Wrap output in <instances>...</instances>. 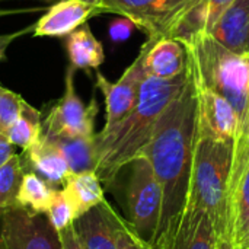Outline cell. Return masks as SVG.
<instances>
[{
	"mask_svg": "<svg viewBox=\"0 0 249 249\" xmlns=\"http://www.w3.org/2000/svg\"><path fill=\"white\" fill-rule=\"evenodd\" d=\"M197 140L198 95L190 71L185 86L156 121L150 140L140 155L149 160L163 193L162 216L156 239L187 206Z\"/></svg>",
	"mask_w": 249,
	"mask_h": 249,
	"instance_id": "1",
	"label": "cell"
},
{
	"mask_svg": "<svg viewBox=\"0 0 249 249\" xmlns=\"http://www.w3.org/2000/svg\"><path fill=\"white\" fill-rule=\"evenodd\" d=\"M190 70L172 79L146 76L139 89V98L133 109L111 128H102L95 134L96 175L109 187L120 172L139 158L150 140L156 121L181 92L188 80Z\"/></svg>",
	"mask_w": 249,
	"mask_h": 249,
	"instance_id": "2",
	"label": "cell"
},
{
	"mask_svg": "<svg viewBox=\"0 0 249 249\" xmlns=\"http://www.w3.org/2000/svg\"><path fill=\"white\" fill-rule=\"evenodd\" d=\"M235 140L198 137L187 204L203 209L214 223L220 238L228 236Z\"/></svg>",
	"mask_w": 249,
	"mask_h": 249,
	"instance_id": "3",
	"label": "cell"
},
{
	"mask_svg": "<svg viewBox=\"0 0 249 249\" xmlns=\"http://www.w3.org/2000/svg\"><path fill=\"white\" fill-rule=\"evenodd\" d=\"M184 45L196 85L222 95L235 108L241 124V139L249 111V57L229 51L209 34Z\"/></svg>",
	"mask_w": 249,
	"mask_h": 249,
	"instance_id": "4",
	"label": "cell"
},
{
	"mask_svg": "<svg viewBox=\"0 0 249 249\" xmlns=\"http://www.w3.org/2000/svg\"><path fill=\"white\" fill-rule=\"evenodd\" d=\"M128 166L131 169L125 187V220L143 241L153 245L162 216V185L144 156L136 158Z\"/></svg>",
	"mask_w": 249,
	"mask_h": 249,
	"instance_id": "5",
	"label": "cell"
},
{
	"mask_svg": "<svg viewBox=\"0 0 249 249\" xmlns=\"http://www.w3.org/2000/svg\"><path fill=\"white\" fill-rule=\"evenodd\" d=\"M198 0H93L101 13H117L130 19L147 38L168 36L181 18Z\"/></svg>",
	"mask_w": 249,
	"mask_h": 249,
	"instance_id": "6",
	"label": "cell"
},
{
	"mask_svg": "<svg viewBox=\"0 0 249 249\" xmlns=\"http://www.w3.org/2000/svg\"><path fill=\"white\" fill-rule=\"evenodd\" d=\"M0 249H61V244L45 214L16 206L1 212Z\"/></svg>",
	"mask_w": 249,
	"mask_h": 249,
	"instance_id": "7",
	"label": "cell"
},
{
	"mask_svg": "<svg viewBox=\"0 0 249 249\" xmlns=\"http://www.w3.org/2000/svg\"><path fill=\"white\" fill-rule=\"evenodd\" d=\"M74 70L69 67L66 74V90L50 109L42 123V134L57 137H93L98 104L92 98L89 105L77 96L74 89Z\"/></svg>",
	"mask_w": 249,
	"mask_h": 249,
	"instance_id": "8",
	"label": "cell"
},
{
	"mask_svg": "<svg viewBox=\"0 0 249 249\" xmlns=\"http://www.w3.org/2000/svg\"><path fill=\"white\" fill-rule=\"evenodd\" d=\"M146 50L147 41L142 45V50L133 64L127 67L124 74L115 83L109 82L102 73L96 71V88L102 92L107 108V120L104 128H111L120 123L136 105L140 85L147 76L144 69Z\"/></svg>",
	"mask_w": 249,
	"mask_h": 249,
	"instance_id": "9",
	"label": "cell"
},
{
	"mask_svg": "<svg viewBox=\"0 0 249 249\" xmlns=\"http://www.w3.org/2000/svg\"><path fill=\"white\" fill-rule=\"evenodd\" d=\"M219 233L210 216L187 204L184 212L156 239V249H216Z\"/></svg>",
	"mask_w": 249,
	"mask_h": 249,
	"instance_id": "10",
	"label": "cell"
},
{
	"mask_svg": "<svg viewBox=\"0 0 249 249\" xmlns=\"http://www.w3.org/2000/svg\"><path fill=\"white\" fill-rule=\"evenodd\" d=\"M197 95L198 137L236 142L241 136V124L231 102L222 95L201 86H197Z\"/></svg>",
	"mask_w": 249,
	"mask_h": 249,
	"instance_id": "11",
	"label": "cell"
},
{
	"mask_svg": "<svg viewBox=\"0 0 249 249\" xmlns=\"http://www.w3.org/2000/svg\"><path fill=\"white\" fill-rule=\"evenodd\" d=\"M226 239L235 249L249 248V150L235 155Z\"/></svg>",
	"mask_w": 249,
	"mask_h": 249,
	"instance_id": "12",
	"label": "cell"
},
{
	"mask_svg": "<svg viewBox=\"0 0 249 249\" xmlns=\"http://www.w3.org/2000/svg\"><path fill=\"white\" fill-rule=\"evenodd\" d=\"M99 7L89 0H60L53 4L34 26V36L63 38L69 36L79 26L95 15Z\"/></svg>",
	"mask_w": 249,
	"mask_h": 249,
	"instance_id": "13",
	"label": "cell"
},
{
	"mask_svg": "<svg viewBox=\"0 0 249 249\" xmlns=\"http://www.w3.org/2000/svg\"><path fill=\"white\" fill-rule=\"evenodd\" d=\"M121 216L104 200L74 220L76 233L86 249H118V225Z\"/></svg>",
	"mask_w": 249,
	"mask_h": 249,
	"instance_id": "14",
	"label": "cell"
},
{
	"mask_svg": "<svg viewBox=\"0 0 249 249\" xmlns=\"http://www.w3.org/2000/svg\"><path fill=\"white\" fill-rule=\"evenodd\" d=\"M144 69L147 76L158 79H172L182 74L188 69L187 47L171 36L147 38Z\"/></svg>",
	"mask_w": 249,
	"mask_h": 249,
	"instance_id": "15",
	"label": "cell"
},
{
	"mask_svg": "<svg viewBox=\"0 0 249 249\" xmlns=\"http://www.w3.org/2000/svg\"><path fill=\"white\" fill-rule=\"evenodd\" d=\"M207 34L229 51L249 57V0H235Z\"/></svg>",
	"mask_w": 249,
	"mask_h": 249,
	"instance_id": "16",
	"label": "cell"
},
{
	"mask_svg": "<svg viewBox=\"0 0 249 249\" xmlns=\"http://www.w3.org/2000/svg\"><path fill=\"white\" fill-rule=\"evenodd\" d=\"M22 160L25 168H31L32 172L38 174L53 187L63 185L70 174L69 165L63 155L44 137H41L29 149L23 150Z\"/></svg>",
	"mask_w": 249,
	"mask_h": 249,
	"instance_id": "17",
	"label": "cell"
},
{
	"mask_svg": "<svg viewBox=\"0 0 249 249\" xmlns=\"http://www.w3.org/2000/svg\"><path fill=\"white\" fill-rule=\"evenodd\" d=\"M42 137L58 149V152L66 159L71 174L89 172L96 169L98 155H96L95 136L93 137H57V136L42 134Z\"/></svg>",
	"mask_w": 249,
	"mask_h": 249,
	"instance_id": "18",
	"label": "cell"
},
{
	"mask_svg": "<svg viewBox=\"0 0 249 249\" xmlns=\"http://www.w3.org/2000/svg\"><path fill=\"white\" fill-rule=\"evenodd\" d=\"M63 187L67 197L74 206L77 219L105 200L102 182L95 171L80 174L70 172Z\"/></svg>",
	"mask_w": 249,
	"mask_h": 249,
	"instance_id": "19",
	"label": "cell"
},
{
	"mask_svg": "<svg viewBox=\"0 0 249 249\" xmlns=\"http://www.w3.org/2000/svg\"><path fill=\"white\" fill-rule=\"evenodd\" d=\"M66 50L70 60V67L73 69H98L105 61L104 47L86 23L67 36Z\"/></svg>",
	"mask_w": 249,
	"mask_h": 249,
	"instance_id": "20",
	"label": "cell"
},
{
	"mask_svg": "<svg viewBox=\"0 0 249 249\" xmlns=\"http://www.w3.org/2000/svg\"><path fill=\"white\" fill-rule=\"evenodd\" d=\"M54 194L55 188L50 182H47L38 174L29 171L23 175L18 193V206L25 207L36 214H47Z\"/></svg>",
	"mask_w": 249,
	"mask_h": 249,
	"instance_id": "21",
	"label": "cell"
},
{
	"mask_svg": "<svg viewBox=\"0 0 249 249\" xmlns=\"http://www.w3.org/2000/svg\"><path fill=\"white\" fill-rule=\"evenodd\" d=\"M6 137L10 140L12 144L20 147L22 150L29 149L42 137L41 112L29 105L26 101H23L20 114L7 130Z\"/></svg>",
	"mask_w": 249,
	"mask_h": 249,
	"instance_id": "22",
	"label": "cell"
},
{
	"mask_svg": "<svg viewBox=\"0 0 249 249\" xmlns=\"http://www.w3.org/2000/svg\"><path fill=\"white\" fill-rule=\"evenodd\" d=\"M25 175L22 156L13 155L0 168V212L18 206V193Z\"/></svg>",
	"mask_w": 249,
	"mask_h": 249,
	"instance_id": "23",
	"label": "cell"
},
{
	"mask_svg": "<svg viewBox=\"0 0 249 249\" xmlns=\"http://www.w3.org/2000/svg\"><path fill=\"white\" fill-rule=\"evenodd\" d=\"M47 217L57 232H61L63 229L69 228L77 219L74 206L64 190H55Z\"/></svg>",
	"mask_w": 249,
	"mask_h": 249,
	"instance_id": "24",
	"label": "cell"
},
{
	"mask_svg": "<svg viewBox=\"0 0 249 249\" xmlns=\"http://www.w3.org/2000/svg\"><path fill=\"white\" fill-rule=\"evenodd\" d=\"M23 101L20 95L0 86V134L6 136L7 130L18 120Z\"/></svg>",
	"mask_w": 249,
	"mask_h": 249,
	"instance_id": "25",
	"label": "cell"
},
{
	"mask_svg": "<svg viewBox=\"0 0 249 249\" xmlns=\"http://www.w3.org/2000/svg\"><path fill=\"white\" fill-rule=\"evenodd\" d=\"M118 249H156L152 244L143 241L128 225L125 219H120L118 225Z\"/></svg>",
	"mask_w": 249,
	"mask_h": 249,
	"instance_id": "26",
	"label": "cell"
},
{
	"mask_svg": "<svg viewBox=\"0 0 249 249\" xmlns=\"http://www.w3.org/2000/svg\"><path fill=\"white\" fill-rule=\"evenodd\" d=\"M235 0H206V12H207V32L216 25L219 18L226 12V9Z\"/></svg>",
	"mask_w": 249,
	"mask_h": 249,
	"instance_id": "27",
	"label": "cell"
},
{
	"mask_svg": "<svg viewBox=\"0 0 249 249\" xmlns=\"http://www.w3.org/2000/svg\"><path fill=\"white\" fill-rule=\"evenodd\" d=\"M136 25L127 19V18H123V19H117L114 20L111 25H109V36L114 42H121V41H125L130 35H131V31Z\"/></svg>",
	"mask_w": 249,
	"mask_h": 249,
	"instance_id": "28",
	"label": "cell"
},
{
	"mask_svg": "<svg viewBox=\"0 0 249 249\" xmlns=\"http://www.w3.org/2000/svg\"><path fill=\"white\" fill-rule=\"evenodd\" d=\"M58 236H60L61 249H86L76 233L74 225H70L69 228L58 232Z\"/></svg>",
	"mask_w": 249,
	"mask_h": 249,
	"instance_id": "29",
	"label": "cell"
},
{
	"mask_svg": "<svg viewBox=\"0 0 249 249\" xmlns=\"http://www.w3.org/2000/svg\"><path fill=\"white\" fill-rule=\"evenodd\" d=\"M31 31H34V26H29V28H25L22 31H16V32H12V34H3V35H0V63L6 58V50H7V47L16 38H19L20 35H25V34H28Z\"/></svg>",
	"mask_w": 249,
	"mask_h": 249,
	"instance_id": "30",
	"label": "cell"
},
{
	"mask_svg": "<svg viewBox=\"0 0 249 249\" xmlns=\"http://www.w3.org/2000/svg\"><path fill=\"white\" fill-rule=\"evenodd\" d=\"M15 153V144L10 143V140L4 136L0 134V168L13 156Z\"/></svg>",
	"mask_w": 249,
	"mask_h": 249,
	"instance_id": "31",
	"label": "cell"
},
{
	"mask_svg": "<svg viewBox=\"0 0 249 249\" xmlns=\"http://www.w3.org/2000/svg\"><path fill=\"white\" fill-rule=\"evenodd\" d=\"M216 249H235V247H233V244H232L229 239H226V238H219Z\"/></svg>",
	"mask_w": 249,
	"mask_h": 249,
	"instance_id": "32",
	"label": "cell"
},
{
	"mask_svg": "<svg viewBox=\"0 0 249 249\" xmlns=\"http://www.w3.org/2000/svg\"><path fill=\"white\" fill-rule=\"evenodd\" d=\"M236 143H249V111L248 117H247V124H245V130H244V134L239 140H236Z\"/></svg>",
	"mask_w": 249,
	"mask_h": 249,
	"instance_id": "33",
	"label": "cell"
},
{
	"mask_svg": "<svg viewBox=\"0 0 249 249\" xmlns=\"http://www.w3.org/2000/svg\"><path fill=\"white\" fill-rule=\"evenodd\" d=\"M9 12L7 10H0V16H3V15H7Z\"/></svg>",
	"mask_w": 249,
	"mask_h": 249,
	"instance_id": "34",
	"label": "cell"
},
{
	"mask_svg": "<svg viewBox=\"0 0 249 249\" xmlns=\"http://www.w3.org/2000/svg\"><path fill=\"white\" fill-rule=\"evenodd\" d=\"M0 219H1V212H0Z\"/></svg>",
	"mask_w": 249,
	"mask_h": 249,
	"instance_id": "35",
	"label": "cell"
},
{
	"mask_svg": "<svg viewBox=\"0 0 249 249\" xmlns=\"http://www.w3.org/2000/svg\"><path fill=\"white\" fill-rule=\"evenodd\" d=\"M89 1H93V0H89Z\"/></svg>",
	"mask_w": 249,
	"mask_h": 249,
	"instance_id": "36",
	"label": "cell"
},
{
	"mask_svg": "<svg viewBox=\"0 0 249 249\" xmlns=\"http://www.w3.org/2000/svg\"><path fill=\"white\" fill-rule=\"evenodd\" d=\"M248 249H249V248H248Z\"/></svg>",
	"mask_w": 249,
	"mask_h": 249,
	"instance_id": "37",
	"label": "cell"
}]
</instances>
